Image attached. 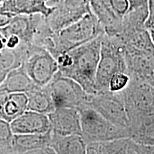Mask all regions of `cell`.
I'll return each instance as SVG.
<instances>
[{"instance_id": "1", "label": "cell", "mask_w": 154, "mask_h": 154, "mask_svg": "<svg viewBox=\"0 0 154 154\" xmlns=\"http://www.w3.org/2000/svg\"><path fill=\"white\" fill-rule=\"evenodd\" d=\"M102 35L69 50L56 59L59 72L76 82L88 94L96 93V74L100 59Z\"/></svg>"}, {"instance_id": "2", "label": "cell", "mask_w": 154, "mask_h": 154, "mask_svg": "<svg viewBox=\"0 0 154 154\" xmlns=\"http://www.w3.org/2000/svg\"><path fill=\"white\" fill-rule=\"evenodd\" d=\"M131 79L154 86V44L145 27L124 31L118 36Z\"/></svg>"}, {"instance_id": "3", "label": "cell", "mask_w": 154, "mask_h": 154, "mask_svg": "<svg viewBox=\"0 0 154 154\" xmlns=\"http://www.w3.org/2000/svg\"><path fill=\"white\" fill-rule=\"evenodd\" d=\"M104 29L91 12L59 32L47 36L42 47L55 59L62 54L104 34Z\"/></svg>"}, {"instance_id": "4", "label": "cell", "mask_w": 154, "mask_h": 154, "mask_svg": "<svg viewBox=\"0 0 154 154\" xmlns=\"http://www.w3.org/2000/svg\"><path fill=\"white\" fill-rule=\"evenodd\" d=\"M131 133L154 120V86L131 79L123 91Z\"/></svg>"}, {"instance_id": "5", "label": "cell", "mask_w": 154, "mask_h": 154, "mask_svg": "<svg viewBox=\"0 0 154 154\" xmlns=\"http://www.w3.org/2000/svg\"><path fill=\"white\" fill-rule=\"evenodd\" d=\"M118 72L127 73L122 47L116 36L104 33L102 35L100 59L96 74V92L109 90L111 78Z\"/></svg>"}, {"instance_id": "6", "label": "cell", "mask_w": 154, "mask_h": 154, "mask_svg": "<svg viewBox=\"0 0 154 154\" xmlns=\"http://www.w3.org/2000/svg\"><path fill=\"white\" fill-rule=\"evenodd\" d=\"M82 136L86 144L130 137L128 129L113 124L91 107L79 109Z\"/></svg>"}, {"instance_id": "7", "label": "cell", "mask_w": 154, "mask_h": 154, "mask_svg": "<svg viewBox=\"0 0 154 154\" xmlns=\"http://www.w3.org/2000/svg\"><path fill=\"white\" fill-rule=\"evenodd\" d=\"M22 66L38 86H47L59 71L57 59L52 54L36 45L31 46L26 51Z\"/></svg>"}, {"instance_id": "8", "label": "cell", "mask_w": 154, "mask_h": 154, "mask_svg": "<svg viewBox=\"0 0 154 154\" xmlns=\"http://www.w3.org/2000/svg\"><path fill=\"white\" fill-rule=\"evenodd\" d=\"M86 106L92 108L116 126L129 130L123 91L105 90L89 94Z\"/></svg>"}, {"instance_id": "9", "label": "cell", "mask_w": 154, "mask_h": 154, "mask_svg": "<svg viewBox=\"0 0 154 154\" xmlns=\"http://www.w3.org/2000/svg\"><path fill=\"white\" fill-rule=\"evenodd\" d=\"M56 108L69 107L79 110L86 106L89 94L72 79L58 71L47 85Z\"/></svg>"}, {"instance_id": "10", "label": "cell", "mask_w": 154, "mask_h": 154, "mask_svg": "<svg viewBox=\"0 0 154 154\" xmlns=\"http://www.w3.org/2000/svg\"><path fill=\"white\" fill-rule=\"evenodd\" d=\"M90 12L89 0H63L54 7L47 20L49 27L56 33Z\"/></svg>"}, {"instance_id": "11", "label": "cell", "mask_w": 154, "mask_h": 154, "mask_svg": "<svg viewBox=\"0 0 154 154\" xmlns=\"http://www.w3.org/2000/svg\"><path fill=\"white\" fill-rule=\"evenodd\" d=\"M87 154H153L154 146H144L130 137L86 144Z\"/></svg>"}, {"instance_id": "12", "label": "cell", "mask_w": 154, "mask_h": 154, "mask_svg": "<svg viewBox=\"0 0 154 154\" xmlns=\"http://www.w3.org/2000/svg\"><path fill=\"white\" fill-rule=\"evenodd\" d=\"M48 115L53 134L60 136L82 134L79 110L74 108L57 107Z\"/></svg>"}, {"instance_id": "13", "label": "cell", "mask_w": 154, "mask_h": 154, "mask_svg": "<svg viewBox=\"0 0 154 154\" xmlns=\"http://www.w3.org/2000/svg\"><path fill=\"white\" fill-rule=\"evenodd\" d=\"M10 126L14 134H45L51 131L47 114L29 110L11 121Z\"/></svg>"}, {"instance_id": "14", "label": "cell", "mask_w": 154, "mask_h": 154, "mask_svg": "<svg viewBox=\"0 0 154 154\" xmlns=\"http://www.w3.org/2000/svg\"><path fill=\"white\" fill-rule=\"evenodd\" d=\"M91 13L103 26L106 34L117 35L121 29L123 18L117 14L111 0H89Z\"/></svg>"}, {"instance_id": "15", "label": "cell", "mask_w": 154, "mask_h": 154, "mask_svg": "<svg viewBox=\"0 0 154 154\" xmlns=\"http://www.w3.org/2000/svg\"><path fill=\"white\" fill-rule=\"evenodd\" d=\"M53 8L47 5L46 0H3L0 2V13L11 17L39 14L47 17Z\"/></svg>"}, {"instance_id": "16", "label": "cell", "mask_w": 154, "mask_h": 154, "mask_svg": "<svg viewBox=\"0 0 154 154\" xmlns=\"http://www.w3.org/2000/svg\"><path fill=\"white\" fill-rule=\"evenodd\" d=\"M27 102L25 93L0 91V119L11 123L27 111Z\"/></svg>"}, {"instance_id": "17", "label": "cell", "mask_w": 154, "mask_h": 154, "mask_svg": "<svg viewBox=\"0 0 154 154\" xmlns=\"http://www.w3.org/2000/svg\"><path fill=\"white\" fill-rule=\"evenodd\" d=\"M49 146L54 150L56 154L86 153V143L79 134L60 136L51 132Z\"/></svg>"}, {"instance_id": "18", "label": "cell", "mask_w": 154, "mask_h": 154, "mask_svg": "<svg viewBox=\"0 0 154 154\" xmlns=\"http://www.w3.org/2000/svg\"><path fill=\"white\" fill-rule=\"evenodd\" d=\"M51 131L45 134H14L11 141L12 154H27L32 150L49 146Z\"/></svg>"}, {"instance_id": "19", "label": "cell", "mask_w": 154, "mask_h": 154, "mask_svg": "<svg viewBox=\"0 0 154 154\" xmlns=\"http://www.w3.org/2000/svg\"><path fill=\"white\" fill-rule=\"evenodd\" d=\"M36 86L21 66L7 74L0 84V91L26 94Z\"/></svg>"}, {"instance_id": "20", "label": "cell", "mask_w": 154, "mask_h": 154, "mask_svg": "<svg viewBox=\"0 0 154 154\" xmlns=\"http://www.w3.org/2000/svg\"><path fill=\"white\" fill-rule=\"evenodd\" d=\"M26 94L28 99L27 110L49 114L56 109L47 86H36Z\"/></svg>"}, {"instance_id": "21", "label": "cell", "mask_w": 154, "mask_h": 154, "mask_svg": "<svg viewBox=\"0 0 154 154\" xmlns=\"http://www.w3.org/2000/svg\"><path fill=\"white\" fill-rule=\"evenodd\" d=\"M130 138L142 145L154 146V120L142 125L132 131Z\"/></svg>"}, {"instance_id": "22", "label": "cell", "mask_w": 154, "mask_h": 154, "mask_svg": "<svg viewBox=\"0 0 154 154\" xmlns=\"http://www.w3.org/2000/svg\"><path fill=\"white\" fill-rule=\"evenodd\" d=\"M130 81V76L126 72L116 73L109 82V90L113 92L124 91L128 85Z\"/></svg>"}, {"instance_id": "23", "label": "cell", "mask_w": 154, "mask_h": 154, "mask_svg": "<svg viewBox=\"0 0 154 154\" xmlns=\"http://www.w3.org/2000/svg\"><path fill=\"white\" fill-rule=\"evenodd\" d=\"M111 2L117 14L121 18H124L129 9L128 0H111Z\"/></svg>"}, {"instance_id": "24", "label": "cell", "mask_w": 154, "mask_h": 154, "mask_svg": "<svg viewBox=\"0 0 154 154\" xmlns=\"http://www.w3.org/2000/svg\"><path fill=\"white\" fill-rule=\"evenodd\" d=\"M148 17L144 27L149 31H154V0H148Z\"/></svg>"}, {"instance_id": "25", "label": "cell", "mask_w": 154, "mask_h": 154, "mask_svg": "<svg viewBox=\"0 0 154 154\" xmlns=\"http://www.w3.org/2000/svg\"><path fill=\"white\" fill-rule=\"evenodd\" d=\"M27 154H56V153L51 146H47L32 150L28 152Z\"/></svg>"}, {"instance_id": "26", "label": "cell", "mask_w": 154, "mask_h": 154, "mask_svg": "<svg viewBox=\"0 0 154 154\" xmlns=\"http://www.w3.org/2000/svg\"><path fill=\"white\" fill-rule=\"evenodd\" d=\"M129 4V10H133L147 6L148 0H128Z\"/></svg>"}, {"instance_id": "27", "label": "cell", "mask_w": 154, "mask_h": 154, "mask_svg": "<svg viewBox=\"0 0 154 154\" xmlns=\"http://www.w3.org/2000/svg\"><path fill=\"white\" fill-rule=\"evenodd\" d=\"M12 17H13L9 16V15L0 13V28L7 26V25L10 22Z\"/></svg>"}, {"instance_id": "28", "label": "cell", "mask_w": 154, "mask_h": 154, "mask_svg": "<svg viewBox=\"0 0 154 154\" xmlns=\"http://www.w3.org/2000/svg\"><path fill=\"white\" fill-rule=\"evenodd\" d=\"M63 0H46L47 5L50 7H54L56 6L62 2Z\"/></svg>"}, {"instance_id": "29", "label": "cell", "mask_w": 154, "mask_h": 154, "mask_svg": "<svg viewBox=\"0 0 154 154\" xmlns=\"http://www.w3.org/2000/svg\"><path fill=\"white\" fill-rule=\"evenodd\" d=\"M149 32H150V35H151L152 41H153L154 44V31H149Z\"/></svg>"}, {"instance_id": "30", "label": "cell", "mask_w": 154, "mask_h": 154, "mask_svg": "<svg viewBox=\"0 0 154 154\" xmlns=\"http://www.w3.org/2000/svg\"><path fill=\"white\" fill-rule=\"evenodd\" d=\"M2 1H3V0H0V2H2Z\"/></svg>"}]
</instances>
